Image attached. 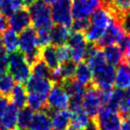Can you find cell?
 Here are the masks:
<instances>
[{
  "mask_svg": "<svg viewBox=\"0 0 130 130\" xmlns=\"http://www.w3.org/2000/svg\"><path fill=\"white\" fill-rule=\"evenodd\" d=\"M34 28L39 30H51L54 27L51 9L43 0H35L28 8Z\"/></svg>",
  "mask_w": 130,
  "mask_h": 130,
  "instance_id": "obj_1",
  "label": "cell"
},
{
  "mask_svg": "<svg viewBox=\"0 0 130 130\" xmlns=\"http://www.w3.org/2000/svg\"><path fill=\"white\" fill-rule=\"evenodd\" d=\"M9 72L17 81V83L27 82L29 77H31L32 70L31 66L25 58L24 54L22 52H12L9 55Z\"/></svg>",
  "mask_w": 130,
  "mask_h": 130,
  "instance_id": "obj_2",
  "label": "cell"
},
{
  "mask_svg": "<svg viewBox=\"0 0 130 130\" xmlns=\"http://www.w3.org/2000/svg\"><path fill=\"white\" fill-rule=\"evenodd\" d=\"M54 23L70 28L73 23L72 0H59L51 9Z\"/></svg>",
  "mask_w": 130,
  "mask_h": 130,
  "instance_id": "obj_3",
  "label": "cell"
},
{
  "mask_svg": "<svg viewBox=\"0 0 130 130\" xmlns=\"http://www.w3.org/2000/svg\"><path fill=\"white\" fill-rule=\"evenodd\" d=\"M93 120L100 130H120L122 123L121 116L107 106L102 107Z\"/></svg>",
  "mask_w": 130,
  "mask_h": 130,
  "instance_id": "obj_4",
  "label": "cell"
},
{
  "mask_svg": "<svg viewBox=\"0 0 130 130\" xmlns=\"http://www.w3.org/2000/svg\"><path fill=\"white\" fill-rule=\"evenodd\" d=\"M102 102L100 96V90L92 84L87 87L82 99V109L85 111L88 117L94 119L100 109L102 108Z\"/></svg>",
  "mask_w": 130,
  "mask_h": 130,
  "instance_id": "obj_5",
  "label": "cell"
},
{
  "mask_svg": "<svg viewBox=\"0 0 130 130\" xmlns=\"http://www.w3.org/2000/svg\"><path fill=\"white\" fill-rule=\"evenodd\" d=\"M125 32L116 20H112L106 28L103 36L99 41L96 42V45L101 49L110 46V45L118 44L123 37H125Z\"/></svg>",
  "mask_w": 130,
  "mask_h": 130,
  "instance_id": "obj_6",
  "label": "cell"
},
{
  "mask_svg": "<svg viewBox=\"0 0 130 130\" xmlns=\"http://www.w3.org/2000/svg\"><path fill=\"white\" fill-rule=\"evenodd\" d=\"M102 6V0H72L73 19L89 18Z\"/></svg>",
  "mask_w": 130,
  "mask_h": 130,
  "instance_id": "obj_7",
  "label": "cell"
},
{
  "mask_svg": "<svg viewBox=\"0 0 130 130\" xmlns=\"http://www.w3.org/2000/svg\"><path fill=\"white\" fill-rule=\"evenodd\" d=\"M116 77V68L113 65L107 64L100 71L93 74V84L98 89H111L113 88Z\"/></svg>",
  "mask_w": 130,
  "mask_h": 130,
  "instance_id": "obj_8",
  "label": "cell"
},
{
  "mask_svg": "<svg viewBox=\"0 0 130 130\" xmlns=\"http://www.w3.org/2000/svg\"><path fill=\"white\" fill-rule=\"evenodd\" d=\"M48 106L55 110H63L69 107L70 97L62 86L54 83L48 94Z\"/></svg>",
  "mask_w": 130,
  "mask_h": 130,
  "instance_id": "obj_9",
  "label": "cell"
},
{
  "mask_svg": "<svg viewBox=\"0 0 130 130\" xmlns=\"http://www.w3.org/2000/svg\"><path fill=\"white\" fill-rule=\"evenodd\" d=\"M18 48L24 55L40 49L37 44V32L36 29L28 27L20 32L18 37Z\"/></svg>",
  "mask_w": 130,
  "mask_h": 130,
  "instance_id": "obj_10",
  "label": "cell"
},
{
  "mask_svg": "<svg viewBox=\"0 0 130 130\" xmlns=\"http://www.w3.org/2000/svg\"><path fill=\"white\" fill-rule=\"evenodd\" d=\"M32 23V18L29 13V11L27 8H23L17 10L10 16L9 19V25L11 28L16 32H21L25 29L30 27Z\"/></svg>",
  "mask_w": 130,
  "mask_h": 130,
  "instance_id": "obj_11",
  "label": "cell"
},
{
  "mask_svg": "<svg viewBox=\"0 0 130 130\" xmlns=\"http://www.w3.org/2000/svg\"><path fill=\"white\" fill-rule=\"evenodd\" d=\"M53 82L47 78H41L36 76H31L26 82V90L28 93H37L48 96L53 86Z\"/></svg>",
  "mask_w": 130,
  "mask_h": 130,
  "instance_id": "obj_12",
  "label": "cell"
},
{
  "mask_svg": "<svg viewBox=\"0 0 130 130\" xmlns=\"http://www.w3.org/2000/svg\"><path fill=\"white\" fill-rule=\"evenodd\" d=\"M18 108L13 103H9L3 114L0 116V123L3 129L17 130Z\"/></svg>",
  "mask_w": 130,
  "mask_h": 130,
  "instance_id": "obj_13",
  "label": "cell"
},
{
  "mask_svg": "<svg viewBox=\"0 0 130 130\" xmlns=\"http://www.w3.org/2000/svg\"><path fill=\"white\" fill-rule=\"evenodd\" d=\"M40 59L48 66L51 71L59 67V61L57 55V47L50 44L40 49Z\"/></svg>",
  "mask_w": 130,
  "mask_h": 130,
  "instance_id": "obj_14",
  "label": "cell"
},
{
  "mask_svg": "<svg viewBox=\"0 0 130 130\" xmlns=\"http://www.w3.org/2000/svg\"><path fill=\"white\" fill-rule=\"evenodd\" d=\"M75 77L81 85H83L85 88L89 87L93 83V72L90 69L89 65L86 61H82L77 63L76 67V73Z\"/></svg>",
  "mask_w": 130,
  "mask_h": 130,
  "instance_id": "obj_15",
  "label": "cell"
},
{
  "mask_svg": "<svg viewBox=\"0 0 130 130\" xmlns=\"http://www.w3.org/2000/svg\"><path fill=\"white\" fill-rule=\"evenodd\" d=\"M113 19V16L110 14V12L102 6L98 10H96L92 13V15L90 16L91 25L97 26V27L103 29V30H106L108 25L110 24V22Z\"/></svg>",
  "mask_w": 130,
  "mask_h": 130,
  "instance_id": "obj_16",
  "label": "cell"
},
{
  "mask_svg": "<svg viewBox=\"0 0 130 130\" xmlns=\"http://www.w3.org/2000/svg\"><path fill=\"white\" fill-rule=\"evenodd\" d=\"M114 84L116 88L122 90L130 88V67L123 61H122L121 64L119 65Z\"/></svg>",
  "mask_w": 130,
  "mask_h": 130,
  "instance_id": "obj_17",
  "label": "cell"
},
{
  "mask_svg": "<svg viewBox=\"0 0 130 130\" xmlns=\"http://www.w3.org/2000/svg\"><path fill=\"white\" fill-rule=\"evenodd\" d=\"M51 34V44L55 47L67 44L68 38L70 37V30L68 27L62 25H56L50 31Z\"/></svg>",
  "mask_w": 130,
  "mask_h": 130,
  "instance_id": "obj_18",
  "label": "cell"
},
{
  "mask_svg": "<svg viewBox=\"0 0 130 130\" xmlns=\"http://www.w3.org/2000/svg\"><path fill=\"white\" fill-rule=\"evenodd\" d=\"M52 119L45 111H39L34 114L30 124L31 130H52Z\"/></svg>",
  "mask_w": 130,
  "mask_h": 130,
  "instance_id": "obj_19",
  "label": "cell"
},
{
  "mask_svg": "<svg viewBox=\"0 0 130 130\" xmlns=\"http://www.w3.org/2000/svg\"><path fill=\"white\" fill-rule=\"evenodd\" d=\"M27 90L22 83H17L12 88L9 100L13 103L18 109H22L27 106Z\"/></svg>",
  "mask_w": 130,
  "mask_h": 130,
  "instance_id": "obj_20",
  "label": "cell"
},
{
  "mask_svg": "<svg viewBox=\"0 0 130 130\" xmlns=\"http://www.w3.org/2000/svg\"><path fill=\"white\" fill-rule=\"evenodd\" d=\"M71 123L70 110H57L52 117V124L55 130H67Z\"/></svg>",
  "mask_w": 130,
  "mask_h": 130,
  "instance_id": "obj_21",
  "label": "cell"
},
{
  "mask_svg": "<svg viewBox=\"0 0 130 130\" xmlns=\"http://www.w3.org/2000/svg\"><path fill=\"white\" fill-rule=\"evenodd\" d=\"M86 62H87V64L89 65L90 69L92 70L93 74L100 71L107 64L104 53H103L102 49L101 48H98L95 53H93L90 57H87Z\"/></svg>",
  "mask_w": 130,
  "mask_h": 130,
  "instance_id": "obj_22",
  "label": "cell"
},
{
  "mask_svg": "<svg viewBox=\"0 0 130 130\" xmlns=\"http://www.w3.org/2000/svg\"><path fill=\"white\" fill-rule=\"evenodd\" d=\"M47 98L48 96L41 94L29 93L27 96V106L30 107L32 111H44L45 108L48 106Z\"/></svg>",
  "mask_w": 130,
  "mask_h": 130,
  "instance_id": "obj_23",
  "label": "cell"
},
{
  "mask_svg": "<svg viewBox=\"0 0 130 130\" xmlns=\"http://www.w3.org/2000/svg\"><path fill=\"white\" fill-rule=\"evenodd\" d=\"M102 51L104 53L107 63L113 65V66L120 65L123 59V54L117 44L104 47V48H102Z\"/></svg>",
  "mask_w": 130,
  "mask_h": 130,
  "instance_id": "obj_24",
  "label": "cell"
},
{
  "mask_svg": "<svg viewBox=\"0 0 130 130\" xmlns=\"http://www.w3.org/2000/svg\"><path fill=\"white\" fill-rule=\"evenodd\" d=\"M2 40L6 52L12 53L18 48V36L12 29H7L2 32Z\"/></svg>",
  "mask_w": 130,
  "mask_h": 130,
  "instance_id": "obj_25",
  "label": "cell"
},
{
  "mask_svg": "<svg viewBox=\"0 0 130 130\" xmlns=\"http://www.w3.org/2000/svg\"><path fill=\"white\" fill-rule=\"evenodd\" d=\"M34 117V111L30 107L25 106L18 111V118H17V130L27 129L30 127L31 122Z\"/></svg>",
  "mask_w": 130,
  "mask_h": 130,
  "instance_id": "obj_26",
  "label": "cell"
},
{
  "mask_svg": "<svg viewBox=\"0 0 130 130\" xmlns=\"http://www.w3.org/2000/svg\"><path fill=\"white\" fill-rule=\"evenodd\" d=\"M88 123H89V117L82 108L71 112V124L73 127L79 128V129H85Z\"/></svg>",
  "mask_w": 130,
  "mask_h": 130,
  "instance_id": "obj_27",
  "label": "cell"
},
{
  "mask_svg": "<svg viewBox=\"0 0 130 130\" xmlns=\"http://www.w3.org/2000/svg\"><path fill=\"white\" fill-rule=\"evenodd\" d=\"M14 78L10 73L0 75V95L9 98L14 87Z\"/></svg>",
  "mask_w": 130,
  "mask_h": 130,
  "instance_id": "obj_28",
  "label": "cell"
},
{
  "mask_svg": "<svg viewBox=\"0 0 130 130\" xmlns=\"http://www.w3.org/2000/svg\"><path fill=\"white\" fill-rule=\"evenodd\" d=\"M31 70H32V76H36L37 77H41V78H47V79L51 80L52 71L50 70V68L41 59H38L37 62H35L31 66Z\"/></svg>",
  "mask_w": 130,
  "mask_h": 130,
  "instance_id": "obj_29",
  "label": "cell"
},
{
  "mask_svg": "<svg viewBox=\"0 0 130 130\" xmlns=\"http://www.w3.org/2000/svg\"><path fill=\"white\" fill-rule=\"evenodd\" d=\"M123 97H124L123 90L115 88V89L112 90V94H111V97H110L109 102L105 106H107L109 109H111L114 112H117V111H119V107H120L121 102L123 99Z\"/></svg>",
  "mask_w": 130,
  "mask_h": 130,
  "instance_id": "obj_30",
  "label": "cell"
},
{
  "mask_svg": "<svg viewBox=\"0 0 130 130\" xmlns=\"http://www.w3.org/2000/svg\"><path fill=\"white\" fill-rule=\"evenodd\" d=\"M76 67H77L76 63L72 60H69L59 65L58 70H59L62 81L65 79H69V78H74L75 73H76Z\"/></svg>",
  "mask_w": 130,
  "mask_h": 130,
  "instance_id": "obj_31",
  "label": "cell"
},
{
  "mask_svg": "<svg viewBox=\"0 0 130 130\" xmlns=\"http://www.w3.org/2000/svg\"><path fill=\"white\" fill-rule=\"evenodd\" d=\"M91 25L90 18H80V19H74L71 28L74 32H85Z\"/></svg>",
  "mask_w": 130,
  "mask_h": 130,
  "instance_id": "obj_32",
  "label": "cell"
},
{
  "mask_svg": "<svg viewBox=\"0 0 130 130\" xmlns=\"http://www.w3.org/2000/svg\"><path fill=\"white\" fill-rule=\"evenodd\" d=\"M57 55L59 63H65L71 59V51L67 44L57 47Z\"/></svg>",
  "mask_w": 130,
  "mask_h": 130,
  "instance_id": "obj_33",
  "label": "cell"
},
{
  "mask_svg": "<svg viewBox=\"0 0 130 130\" xmlns=\"http://www.w3.org/2000/svg\"><path fill=\"white\" fill-rule=\"evenodd\" d=\"M51 30H39L37 31V44L39 48H43L51 43Z\"/></svg>",
  "mask_w": 130,
  "mask_h": 130,
  "instance_id": "obj_34",
  "label": "cell"
},
{
  "mask_svg": "<svg viewBox=\"0 0 130 130\" xmlns=\"http://www.w3.org/2000/svg\"><path fill=\"white\" fill-rule=\"evenodd\" d=\"M9 68V55H7L6 50L0 52V75L7 73Z\"/></svg>",
  "mask_w": 130,
  "mask_h": 130,
  "instance_id": "obj_35",
  "label": "cell"
},
{
  "mask_svg": "<svg viewBox=\"0 0 130 130\" xmlns=\"http://www.w3.org/2000/svg\"><path fill=\"white\" fill-rule=\"evenodd\" d=\"M119 24L121 25L126 36L130 37V12H127L122 15L121 20L119 21Z\"/></svg>",
  "mask_w": 130,
  "mask_h": 130,
  "instance_id": "obj_36",
  "label": "cell"
},
{
  "mask_svg": "<svg viewBox=\"0 0 130 130\" xmlns=\"http://www.w3.org/2000/svg\"><path fill=\"white\" fill-rule=\"evenodd\" d=\"M9 98L4 97L2 95H0V116L3 114V112L5 111V109L7 108V106L9 105Z\"/></svg>",
  "mask_w": 130,
  "mask_h": 130,
  "instance_id": "obj_37",
  "label": "cell"
},
{
  "mask_svg": "<svg viewBox=\"0 0 130 130\" xmlns=\"http://www.w3.org/2000/svg\"><path fill=\"white\" fill-rule=\"evenodd\" d=\"M9 26V20L7 19V17L3 15L2 13H0V34L6 31L8 29Z\"/></svg>",
  "mask_w": 130,
  "mask_h": 130,
  "instance_id": "obj_38",
  "label": "cell"
},
{
  "mask_svg": "<svg viewBox=\"0 0 130 130\" xmlns=\"http://www.w3.org/2000/svg\"><path fill=\"white\" fill-rule=\"evenodd\" d=\"M85 130H100V129H99V127H98L96 122L92 119V121L89 122L88 125L85 127Z\"/></svg>",
  "mask_w": 130,
  "mask_h": 130,
  "instance_id": "obj_39",
  "label": "cell"
},
{
  "mask_svg": "<svg viewBox=\"0 0 130 130\" xmlns=\"http://www.w3.org/2000/svg\"><path fill=\"white\" fill-rule=\"evenodd\" d=\"M128 56H130V37L129 39H128V43H127V46H126L125 53L123 55V57H128Z\"/></svg>",
  "mask_w": 130,
  "mask_h": 130,
  "instance_id": "obj_40",
  "label": "cell"
},
{
  "mask_svg": "<svg viewBox=\"0 0 130 130\" xmlns=\"http://www.w3.org/2000/svg\"><path fill=\"white\" fill-rule=\"evenodd\" d=\"M45 3L47 5H54L55 3H57V2H58L59 0H43Z\"/></svg>",
  "mask_w": 130,
  "mask_h": 130,
  "instance_id": "obj_41",
  "label": "cell"
},
{
  "mask_svg": "<svg viewBox=\"0 0 130 130\" xmlns=\"http://www.w3.org/2000/svg\"><path fill=\"white\" fill-rule=\"evenodd\" d=\"M122 61H123V62H125L126 64L130 67V56H128V57H123Z\"/></svg>",
  "mask_w": 130,
  "mask_h": 130,
  "instance_id": "obj_42",
  "label": "cell"
},
{
  "mask_svg": "<svg viewBox=\"0 0 130 130\" xmlns=\"http://www.w3.org/2000/svg\"><path fill=\"white\" fill-rule=\"evenodd\" d=\"M2 50H4V49H3V40H2V37L0 36V52H1Z\"/></svg>",
  "mask_w": 130,
  "mask_h": 130,
  "instance_id": "obj_43",
  "label": "cell"
},
{
  "mask_svg": "<svg viewBox=\"0 0 130 130\" xmlns=\"http://www.w3.org/2000/svg\"><path fill=\"white\" fill-rule=\"evenodd\" d=\"M67 130H83V129H79V128H76V127L71 126V127H68V129Z\"/></svg>",
  "mask_w": 130,
  "mask_h": 130,
  "instance_id": "obj_44",
  "label": "cell"
},
{
  "mask_svg": "<svg viewBox=\"0 0 130 130\" xmlns=\"http://www.w3.org/2000/svg\"><path fill=\"white\" fill-rule=\"evenodd\" d=\"M3 2H4V0H0V8H1V6L3 4Z\"/></svg>",
  "mask_w": 130,
  "mask_h": 130,
  "instance_id": "obj_45",
  "label": "cell"
},
{
  "mask_svg": "<svg viewBox=\"0 0 130 130\" xmlns=\"http://www.w3.org/2000/svg\"><path fill=\"white\" fill-rule=\"evenodd\" d=\"M0 130H1V123H0Z\"/></svg>",
  "mask_w": 130,
  "mask_h": 130,
  "instance_id": "obj_46",
  "label": "cell"
},
{
  "mask_svg": "<svg viewBox=\"0 0 130 130\" xmlns=\"http://www.w3.org/2000/svg\"><path fill=\"white\" fill-rule=\"evenodd\" d=\"M19 1H22V2H23V0H19Z\"/></svg>",
  "mask_w": 130,
  "mask_h": 130,
  "instance_id": "obj_47",
  "label": "cell"
},
{
  "mask_svg": "<svg viewBox=\"0 0 130 130\" xmlns=\"http://www.w3.org/2000/svg\"><path fill=\"white\" fill-rule=\"evenodd\" d=\"M2 130H7V129H2Z\"/></svg>",
  "mask_w": 130,
  "mask_h": 130,
  "instance_id": "obj_48",
  "label": "cell"
},
{
  "mask_svg": "<svg viewBox=\"0 0 130 130\" xmlns=\"http://www.w3.org/2000/svg\"><path fill=\"white\" fill-rule=\"evenodd\" d=\"M23 130H28V129H23Z\"/></svg>",
  "mask_w": 130,
  "mask_h": 130,
  "instance_id": "obj_49",
  "label": "cell"
}]
</instances>
